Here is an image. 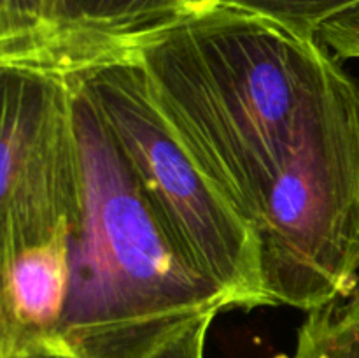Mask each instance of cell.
I'll list each match as a JSON object with an SVG mask.
<instances>
[{"mask_svg":"<svg viewBox=\"0 0 359 358\" xmlns=\"http://www.w3.org/2000/svg\"><path fill=\"white\" fill-rule=\"evenodd\" d=\"M118 44L182 146L255 232L284 165L351 77L318 37L228 0Z\"/></svg>","mask_w":359,"mask_h":358,"instance_id":"6da1fadb","label":"cell"},{"mask_svg":"<svg viewBox=\"0 0 359 358\" xmlns=\"http://www.w3.org/2000/svg\"><path fill=\"white\" fill-rule=\"evenodd\" d=\"M62 74L72 91L81 213L69 235V297L53 354L147 358L231 302L172 241L79 77Z\"/></svg>","mask_w":359,"mask_h":358,"instance_id":"7a4b0ae2","label":"cell"},{"mask_svg":"<svg viewBox=\"0 0 359 358\" xmlns=\"http://www.w3.org/2000/svg\"><path fill=\"white\" fill-rule=\"evenodd\" d=\"M46 69L79 77L172 241L228 295L231 309L273 305L258 235L177 139L137 60L109 44Z\"/></svg>","mask_w":359,"mask_h":358,"instance_id":"3957f363","label":"cell"},{"mask_svg":"<svg viewBox=\"0 0 359 358\" xmlns=\"http://www.w3.org/2000/svg\"><path fill=\"white\" fill-rule=\"evenodd\" d=\"M273 305L312 311L359 279V83L340 88L284 165L256 227Z\"/></svg>","mask_w":359,"mask_h":358,"instance_id":"277c9868","label":"cell"},{"mask_svg":"<svg viewBox=\"0 0 359 358\" xmlns=\"http://www.w3.org/2000/svg\"><path fill=\"white\" fill-rule=\"evenodd\" d=\"M2 260L70 235L81 213L72 91L62 72L0 63Z\"/></svg>","mask_w":359,"mask_h":358,"instance_id":"5b68a950","label":"cell"},{"mask_svg":"<svg viewBox=\"0 0 359 358\" xmlns=\"http://www.w3.org/2000/svg\"><path fill=\"white\" fill-rule=\"evenodd\" d=\"M69 283V235L2 260L0 358L51 357Z\"/></svg>","mask_w":359,"mask_h":358,"instance_id":"8992f818","label":"cell"},{"mask_svg":"<svg viewBox=\"0 0 359 358\" xmlns=\"http://www.w3.org/2000/svg\"><path fill=\"white\" fill-rule=\"evenodd\" d=\"M184 0H49L37 46L14 63L46 65L104 48L160 27L182 14Z\"/></svg>","mask_w":359,"mask_h":358,"instance_id":"52a82bcc","label":"cell"},{"mask_svg":"<svg viewBox=\"0 0 359 358\" xmlns=\"http://www.w3.org/2000/svg\"><path fill=\"white\" fill-rule=\"evenodd\" d=\"M293 358H359V279L346 295L307 312Z\"/></svg>","mask_w":359,"mask_h":358,"instance_id":"ba28073f","label":"cell"},{"mask_svg":"<svg viewBox=\"0 0 359 358\" xmlns=\"http://www.w3.org/2000/svg\"><path fill=\"white\" fill-rule=\"evenodd\" d=\"M49 0H0V63L23 60L46 28Z\"/></svg>","mask_w":359,"mask_h":358,"instance_id":"9c48e42d","label":"cell"},{"mask_svg":"<svg viewBox=\"0 0 359 358\" xmlns=\"http://www.w3.org/2000/svg\"><path fill=\"white\" fill-rule=\"evenodd\" d=\"M266 14L304 35L316 37L326 20L356 6L359 0H228Z\"/></svg>","mask_w":359,"mask_h":358,"instance_id":"30bf717a","label":"cell"},{"mask_svg":"<svg viewBox=\"0 0 359 358\" xmlns=\"http://www.w3.org/2000/svg\"><path fill=\"white\" fill-rule=\"evenodd\" d=\"M316 37L339 60H359V4L326 20Z\"/></svg>","mask_w":359,"mask_h":358,"instance_id":"8fae6325","label":"cell"},{"mask_svg":"<svg viewBox=\"0 0 359 358\" xmlns=\"http://www.w3.org/2000/svg\"><path fill=\"white\" fill-rule=\"evenodd\" d=\"M216 314H207L161 344L147 358H203L207 332Z\"/></svg>","mask_w":359,"mask_h":358,"instance_id":"7c38bea8","label":"cell"},{"mask_svg":"<svg viewBox=\"0 0 359 358\" xmlns=\"http://www.w3.org/2000/svg\"><path fill=\"white\" fill-rule=\"evenodd\" d=\"M223 2V0H184L182 2V13H195V11L207 9L210 6Z\"/></svg>","mask_w":359,"mask_h":358,"instance_id":"4fadbf2b","label":"cell"},{"mask_svg":"<svg viewBox=\"0 0 359 358\" xmlns=\"http://www.w3.org/2000/svg\"><path fill=\"white\" fill-rule=\"evenodd\" d=\"M42 358H69V357H58V354H53V357H42Z\"/></svg>","mask_w":359,"mask_h":358,"instance_id":"5bb4252c","label":"cell"}]
</instances>
